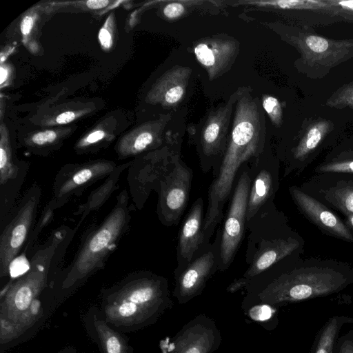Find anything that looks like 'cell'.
Listing matches in <instances>:
<instances>
[{
    "label": "cell",
    "instance_id": "obj_1",
    "mask_svg": "<svg viewBox=\"0 0 353 353\" xmlns=\"http://www.w3.org/2000/svg\"><path fill=\"white\" fill-rule=\"evenodd\" d=\"M126 190L119 193L114 208L83 242L75 256L71 273L85 276L103 267L127 232L131 219Z\"/></svg>",
    "mask_w": 353,
    "mask_h": 353
},
{
    "label": "cell",
    "instance_id": "obj_2",
    "mask_svg": "<svg viewBox=\"0 0 353 353\" xmlns=\"http://www.w3.org/2000/svg\"><path fill=\"white\" fill-rule=\"evenodd\" d=\"M283 275L279 288L289 299L301 301L336 292L352 279L351 271L333 261L304 263Z\"/></svg>",
    "mask_w": 353,
    "mask_h": 353
},
{
    "label": "cell",
    "instance_id": "obj_3",
    "mask_svg": "<svg viewBox=\"0 0 353 353\" xmlns=\"http://www.w3.org/2000/svg\"><path fill=\"white\" fill-rule=\"evenodd\" d=\"M154 179L152 189L158 193L157 215L166 226L176 225L188 200L192 179V170L179 154L165 158Z\"/></svg>",
    "mask_w": 353,
    "mask_h": 353
},
{
    "label": "cell",
    "instance_id": "obj_4",
    "mask_svg": "<svg viewBox=\"0 0 353 353\" xmlns=\"http://www.w3.org/2000/svg\"><path fill=\"white\" fill-rule=\"evenodd\" d=\"M41 190L37 183L25 192L14 210L0 236V273L6 274L10 271L11 263L20 252L34 225Z\"/></svg>",
    "mask_w": 353,
    "mask_h": 353
},
{
    "label": "cell",
    "instance_id": "obj_5",
    "mask_svg": "<svg viewBox=\"0 0 353 353\" xmlns=\"http://www.w3.org/2000/svg\"><path fill=\"white\" fill-rule=\"evenodd\" d=\"M250 168L243 165L234 188L223 229L219 268H228L232 263L246 226V211L251 186Z\"/></svg>",
    "mask_w": 353,
    "mask_h": 353
},
{
    "label": "cell",
    "instance_id": "obj_6",
    "mask_svg": "<svg viewBox=\"0 0 353 353\" xmlns=\"http://www.w3.org/2000/svg\"><path fill=\"white\" fill-rule=\"evenodd\" d=\"M117 167L115 162L106 159L64 165L54 178L52 198L48 208L52 211L61 208L72 197L79 196L98 181L106 179Z\"/></svg>",
    "mask_w": 353,
    "mask_h": 353
},
{
    "label": "cell",
    "instance_id": "obj_7",
    "mask_svg": "<svg viewBox=\"0 0 353 353\" xmlns=\"http://www.w3.org/2000/svg\"><path fill=\"white\" fill-rule=\"evenodd\" d=\"M238 90L226 103L212 110L205 121L199 141L201 168L203 173L213 169L216 173L228 142V129Z\"/></svg>",
    "mask_w": 353,
    "mask_h": 353
},
{
    "label": "cell",
    "instance_id": "obj_8",
    "mask_svg": "<svg viewBox=\"0 0 353 353\" xmlns=\"http://www.w3.org/2000/svg\"><path fill=\"white\" fill-rule=\"evenodd\" d=\"M263 239L250 241L256 243L258 247L250 253V266L246 274L256 275L281 262H294L303 251V240L285 224L279 231L262 236Z\"/></svg>",
    "mask_w": 353,
    "mask_h": 353
},
{
    "label": "cell",
    "instance_id": "obj_9",
    "mask_svg": "<svg viewBox=\"0 0 353 353\" xmlns=\"http://www.w3.org/2000/svg\"><path fill=\"white\" fill-rule=\"evenodd\" d=\"M289 191L299 210L324 233L353 243V232L330 208L297 186Z\"/></svg>",
    "mask_w": 353,
    "mask_h": 353
},
{
    "label": "cell",
    "instance_id": "obj_10",
    "mask_svg": "<svg viewBox=\"0 0 353 353\" xmlns=\"http://www.w3.org/2000/svg\"><path fill=\"white\" fill-rule=\"evenodd\" d=\"M239 51L236 40L214 37L200 39L194 47V55L210 80L219 77L229 69Z\"/></svg>",
    "mask_w": 353,
    "mask_h": 353
},
{
    "label": "cell",
    "instance_id": "obj_11",
    "mask_svg": "<svg viewBox=\"0 0 353 353\" xmlns=\"http://www.w3.org/2000/svg\"><path fill=\"white\" fill-rule=\"evenodd\" d=\"M203 200L199 197L192 205L179 232L176 249L177 270L182 272L205 244L203 225Z\"/></svg>",
    "mask_w": 353,
    "mask_h": 353
},
{
    "label": "cell",
    "instance_id": "obj_12",
    "mask_svg": "<svg viewBox=\"0 0 353 353\" xmlns=\"http://www.w3.org/2000/svg\"><path fill=\"white\" fill-rule=\"evenodd\" d=\"M170 115H163L136 127L121 137L115 145L119 159L137 156L157 148L163 143V132Z\"/></svg>",
    "mask_w": 353,
    "mask_h": 353
},
{
    "label": "cell",
    "instance_id": "obj_13",
    "mask_svg": "<svg viewBox=\"0 0 353 353\" xmlns=\"http://www.w3.org/2000/svg\"><path fill=\"white\" fill-rule=\"evenodd\" d=\"M192 70L176 65L159 77L148 92L145 101L152 105L173 107L184 98Z\"/></svg>",
    "mask_w": 353,
    "mask_h": 353
},
{
    "label": "cell",
    "instance_id": "obj_14",
    "mask_svg": "<svg viewBox=\"0 0 353 353\" xmlns=\"http://www.w3.org/2000/svg\"><path fill=\"white\" fill-rule=\"evenodd\" d=\"M250 168L251 186L249 193L246 226L263 208L273 203L279 188V171L261 163L259 157Z\"/></svg>",
    "mask_w": 353,
    "mask_h": 353
},
{
    "label": "cell",
    "instance_id": "obj_15",
    "mask_svg": "<svg viewBox=\"0 0 353 353\" xmlns=\"http://www.w3.org/2000/svg\"><path fill=\"white\" fill-rule=\"evenodd\" d=\"M307 185L311 187L307 193L314 194L327 206L345 215L353 214V179L318 175Z\"/></svg>",
    "mask_w": 353,
    "mask_h": 353
},
{
    "label": "cell",
    "instance_id": "obj_16",
    "mask_svg": "<svg viewBox=\"0 0 353 353\" xmlns=\"http://www.w3.org/2000/svg\"><path fill=\"white\" fill-rule=\"evenodd\" d=\"M299 47L305 60L336 63L353 47L352 41H334L317 35H306L299 40Z\"/></svg>",
    "mask_w": 353,
    "mask_h": 353
},
{
    "label": "cell",
    "instance_id": "obj_17",
    "mask_svg": "<svg viewBox=\"0 0 353 353\" xmlns=\"http://www.w3.org/2000/svg\"><path fill=\"white\" fill-rule=\"evenodd\" d=\"M330 130L331 122L323 119L315 121L307 128L298 144L292 149L294 164L289 174L294 170L304 168L311 154L316 150Z\"/></svg>",
    "mask_w": 353,
    "mask_h": 353
},
{
    "label": "cell",
    "instance_id": "obj_18",
    "mask_svg": "<svg viewBox=\"0 0 353 353\" xmlns=\"http://www.w3.org/2000/svg\"><path fill=\"white\" fill-rule=\"evenodd\" d=\"M117 127V121L114 117L104 119L77 141L74 145L76 152L93 153L104 148L116 137Z\"/></svg>",
    "mask_w": 353,
    "mask_h": 353
},
{
    "label": "cell",
    "instance_id": "obj_19",
    "mask_svg": "<svg viewBox=\"0 0 353 353\" xmlns=\"http://www.w3.org/2000/svg\"><path fill=\"white\" fill-rule=\"evenodd\" d=\"M50 16L43 3H40L31 7L21 17L19 30L21 41L32 54H37L39 52V34L44 23V17Z\"/></svg>",
    "mask_w": 353,
    "mask_h": 353
},
{
    "label": "cell",
    "instance_id": "obj_20",
    "mask_svg": "<svg viewBox=\"0 0 353 353\" xmlns=\"http://www.w3.org/2000/svg\"><path fill=\"white\" fill-rule=\"evenodd\" d=\"M123 2V1L88 0L52 1L43 2V3L50 15L57 12H88L101 15Z\"/></svg>",
    "mask_w": 353,
    "mask_h": 353
},
{
    "label": "cell",
    "instance_id": "obj_21",
    "mask_svg": "<svg viewBox=\"0 0 353 353\" xmlns=\"http://www.w3.org/2000/svg\"><path fill=\"white\" fill-rule=\"evenodd\" d=\"M72 128H53L30 133L23 139L24 146L32 153L46 155L56 150L71 132Z\"/></svg>",
    "mask_w": 353,
    "mask_h": 353
},
{
    "label": "cell",
    "instance_id": "obj_22",
    "mask_svg": "<svg viewBox=\"0 0 353 353\" xmlns=\"http://www.w3.org/2000/svg\"><path fill=\"white\" fill-rule=\"evenodd\" d=\"M130 165L125 163L118 166L102 185L91 192L86 201L79 206L76 214L85 216L91 211L99 208L116 190L119 176Z\"/></svg>",
    "mask_w": 353,
    "mask_h": 353
},
{
    "label": "cell",
    "instance_id": "obj_23",
    "mask_svg": "<svg viewBox=\"0 0 353 353\" xmlns=\"http://www.w3.org/2000/svg\"><path fill=\"white\" fill-rule=\"evenodd\" d=\"M92 110L88 104L67 105L44 116L40 125L45 127L63 125L88 114Z\"/></svg>",
    "mask_w": 353,
    "mask_h": 353
},
{
    "label": "cell",
    "instance_id": "obj_24",
    "mask_svg": "<svg viewBox=\"0 0 353 353\" xmlns=\"http://www.w3.org/2000/svg\"><path fill=\"white\" fill-rule=\"evenodd\" d=\"M317 175H331L353 179V152L341 153L318 165L315 170Z\"/></svg>",
    "mask_w": 353,
    "mask_h": 353
},
{
    "label": "cell",
    "instance_id": "obj_25",
    "mask_svg": "<svg viewBox=\"0 0 353 353\" xmlns=\"http://www.w3.org/2000/svg\"><path fill=\"white\" fill-rule=\"evenodd\" d=\"M249 4L263 6V7H274L282 9H312L327 7L330 4L327 1H250Z\"/></svg>",
    "mask_w": 353,
    "mask_h": 353
},
{
    "label": "cell",
    "instance_id": "obj_26",
    "mask_svg": "<svg viewBox=\"0 0 353 353\" xmlns=\"http://www.w3.org/2000/svg\"><path fill=\"white\" fill-rule=\"evenodd\" d=\"M98 39L103 50L110 51L117 39V26L114 12H111L99 31Z\"/></svg>",
    "mask_w": 353,
    "mask_h": 353
},
{
    "label": "cell",
    "instance_id": "obj_27",
    "mask_svg": "<svg viewBox=\"0 0 353 353\" xmlns=\"http://www.w3.org/2000/svg\"><path fill=\"white\" fill-rule=\"evenodd\" d=\"M338 331L339 320L334 317L328 321L322 330L314 353H332Z\"/></svg>",
    "mask_w": 353,
    "mask_h": 353
},
{
    "label": "cell",
    "instance_id": "obj_28",
    "mask_svg": "<svg viewBox=\"0 0 353 353\" xmlns=\"http://www.w3.org/2000/svg\"><path fill=\"white\" fill-rule=\"evenodd\" d=\"M326 105L343 108H353V82L345 84L337 90L327 100Z\"/></svg>",
    "mask_w": 353,
    "mask_h": 353
},
{
    "label": "cell",
    "instance_id": "obj_29",
    "mask_svg": "<svg viewBox=\"0 0 353 353\" xmlns=\"http://www.w3.org/2000/svg\"><path fill=\"white\" fill-rule=\"evenodd\" d=\"M196 1H163L162 14L168 19L173 20L183 16L188 11V7Z\"/></svg>",
    "mask_w": 353,
    "mask_h": 353
},
{
    "label": "cell",
    "instance_id": "obj_30",
    "mask_svg": "<svg viewBox=\"0 0 353 353\" xmlns=\"http://www.w3.org/2000/svg\"><path fill=\"white\" fill-rule=\"evenodd\" d=\"M262 107L269 116L272 123L279 127L283 121V111L279 100L270 95H264Z\"/></svg>",
    "mask_w": 353,
    "mask_h": 353
},
{
    "label": "cell",
    "instance_id": "obj_31",
    "mask_svg": "<svg viewBox=\"0 0 353 353\" xmlns=\"http://www.w3.org/2000/svg\"><path fill=\"white\" fill-rule=\"evenodd\" d=\"M153 294L154 289L151 285H143L132 291L128 299L134 303H142L151 299Z\"/></svg>",
    "mask_w": 353,
    "mask_h": 353
},
{
    "label": "cell",
    "instance_id": "obj_32",
    "mask_svg": "<svg viewBox=\"0 0 353 353\" xmlns=\"http://www.w3.org/2000/svg\"><path fill=\"white\" fill-rule=\"evenodd\" d=\"M32 297V290L28 285H22L17 291L14 302L19 310H25L30 305Z\"/></svg>",
    "mask_w": 353,
    "mask_h": 353
},
{
    "label": "cell",
    "instance_id": "obj_33",
    "mask_svg": "<svg viewBox=\"0 0 353 353\" xmlns=\"http://www.w3.org/2000/svg\"><path fill=\"white\" fill-rule=\"evenodd\" d=\"M271 310L267 305L254 307L250 312L252 317L259 321H264L269 319L271 316Z\"/></svg>",
    "mask_w": 353,
    "mask_h": 353
},
{
    "label": "cell",
    "instance_id": "obj_34",
    "mask_svg": "<svg viewBox=\"0 0 353 353\" xmlns=\"http://www.w3.org/2000/svg\"><path fill=\"white\" fill-rule=\"evenodd\" d=\"M12 68L8 63H1V88L8 85L11 82Z\"/></svg>",
    "mask_w": 353,
    "mask_h": 353
},
{
    "label": "cell",
    "instance_id": "obj_35",
    "mask_svg": "<svg viewBox=\"0 0 353 353\" xmlns=\"http://www.w3.org/2000/svg\"><path fill=\"white\" fill-rule=\"evenodd\" d=\"M137 310L136 303L128 302L123 303L119 307V313L123 316H129L132 315Z\"/></svg>",
    "mask_w": 353,
    "mask_h": 353
},
{
    "label": "cell",
    "instance_id": "obj_36",
    "mask_svg": "<svg viewBox=\"0 0 353 353\" xmlns=\"http://www.w3.org/2000/svg\"><path fill=\"white\" fill-rule=\"evenodd\" d=\"M108 353H120L121 345L118 339L114 337H110L106 343Z\"/></svg>",
    "mask_w": 353,
    "mask_h": 353
},
{
    "label": "cell",
    "instance_id": "obj_37",
    "mask_svg": "<svg viewBox=\"0 0 353 353\" xmlns=\"http://www.w3.org/2000/svg\"><path fill=\"white\" fill-rule=\"evenodd\" d=\"M332 6L353 13V1H327Z\"/></svg>",
    "mask_w": 353,
    "mask_h": 353
},
{
    "label": "cell",
    "instance_id": "obj_38",
    "mask_svg": "<svg viewBox=\"0 0 353 353\" xmlns=\"http://www.w3.org/2000/svg\"><path fill=\"white\" fill-rule=\"evenodd\" d=\"M339 353H353V341H345Z\"/></svg>",
    "mask_w": 353,
    "mask_h": 353
},
{
    "label": "cell",
    "instance_id": "obj_39",
    "mask_svg": "<svg viewBox=\"0 0 353 353\" xmlns=\"http://www.w3.org/2000/svg\"><path fill=\"white\" fill-rule=\"evenodd\" d=\"M345 216V223L353 232V214H346Z\"/></svg>",
    "mask_w": 353,
    "mask_h": 353
},
{
    "label": "cell",
    "instance_id": "obj_40",
    "mask_svg": "<svg viewBox=\"0 0 353 353\" xmlns=\"http://www.w3.org/2000/svg\"><path fill=\"white\" fill-rule=\"evenodd\" d=\"M39 304L37 301H34L32 304V307H31V309H32V312L34 313V314H37V312H38V309H39Z\"/></svg>",
    "mask_w": 353,
    "mask_h": 353
},
{
    "label": "cell",
    "instance_id": "obj_41",
    "mask_svg": "<svg viewBox=\"0 0 353 353\" xmlns=\"http://www.w3.org/2000/svg\"><path fill=\"white\" fill-rule=\"evenodd\" d=\"M185 353H200L199 350L196 347L189 349Z\"/></svg>",
    "mask_w": 353,
    "mask_h": 353
}]
</instances>
